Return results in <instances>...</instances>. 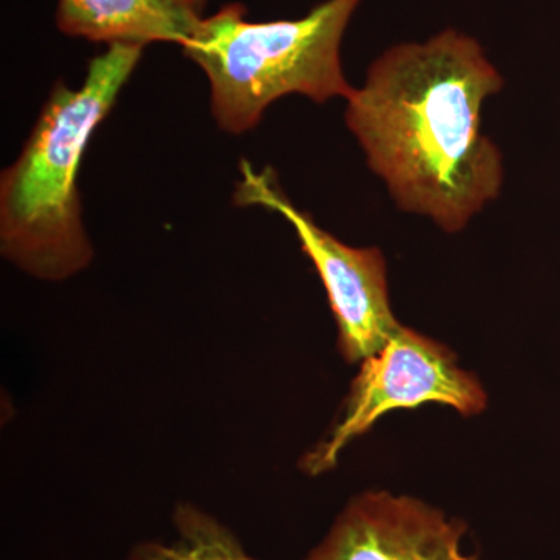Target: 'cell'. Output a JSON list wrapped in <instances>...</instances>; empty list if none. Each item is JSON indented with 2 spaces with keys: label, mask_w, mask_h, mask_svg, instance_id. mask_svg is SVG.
<instances>
[{
  "label": "cell",
  "mask_w": 560,
  "mask_h": 560,
  "mask_svg": "<svg viewBox=\"0 0 560 560\" xmlns=\"http://www.w3.org/2000/svg\"><path fill=\"white\" fill-rule=\"evenodd\" d=\"M241 172L232 201L242 208L259 206L289 221L326 289L345 360L361 363L377 353L400 327L390 311L382 250L352 248L319 228L283 194L271 167L256 171L243 160Z\"/></svg>",
  "instance_id": "cell-4"
},
{
  "label": "cell",
  "mask_w": 560,
  "mask_h": 560,
  "mask_svg": "<svg viewBox=\"0 0 560 560\" xmlns=\"http://www.w3.org/2000/svg\"><path fill=\"white\" fill-rule=\"evenodd\" d=\"M466 525L410 497L350 501L307 560H480L463 551Z\"/></svg>",
  "instance_id": "cell-6"
},
{
  "label": "cell",
  "mask_w": 560,
  "mask_h": 560,
  "mask_svg": "<svg viewBox=\"0 0 560 560\" xmlns=\"http://www.w3.org/2000/svg\"><path fill=\"white\" fill-rule=\"evenodd\" d=\"M360 2L327 0L293 21L249 22L242 3L206 16L180 49L208 77L220 130H253L271 103L290 94L316 103L348 101L355 88L342 72L340 49Z\"/></svg>",
  "instance_id": "cell-3"
},
{
  "label": "cell",
  "mask_w": 560,
  "mask_h": 560,
  "mask_svg": "<svg viewBox=\"0 0 560 560\" xmlns=\"http://www.w3.org/2000/svg\"><path fill=\"white\" fill-rule=\"evenodd\" d=\"M208 0H58L57 25L72 38L109 46L183 47L197 33Z\"/></svg>",
  "instance_id": "cell-7"
},
{
  "label": "cell",
  "mask_w": 560,
  "mask_h": 560,
  "mask_svg": "<svg viewBox=\"0 0 560 560\" xmlns=\"http://www.w3.org/2000/svg\"><path fill=\"white\" fill-rule=\"evenodd\" d=\"M501 88L480 44L445 31L372 62L346 125L401 210L458 232L503 184L500 150L481 132L482 103Z\"/></svg>",
  "instance_id": "cell-1"
},
{
  "label": "cell",
  "mask_w": 560,
  "mask_h": 560,
  "mask_svg": "<svg viewBox=\"0 0 560 560\" xmlns=\"http://www.w3.org/2000/svg\"><path fill=\"white\" fill-rule=\"evenodd\" d=\"M175 539L142 541L125 560H257L219 518L194 503H179L173 512Z\"/></svg>",
  "instance_id": "cell-8"
},
{
  "label": "cell",
  "mask_w": 560,
  "mask_h": 560,
  "mask_svg": "<svg viewBox=\"0 0 560 560\" xmlns=\"http://www.w3.org/2000/svg\"><path fill=\"white\" fill-rule=\"evenodd\" d=\"M430 401L474 416L485 410L488 396L477 377L459 370L451 350L400 324L377 353L361 361L341 419L305 456L304 470L319 475L331 469L342 448L386 412L415 410Z\"/></svg>",
  "instance_id": "cell-5"
},
{
  "label": "cell",
  "mask_w": 560,
  "mask_h": 560,
  "mask_svg": "<svg viewBox=\"0 0 560 560\" xmlns=\"http://www.w3.org/2000/svg\"><path fill=\"white\" fill-rule=\"evenodd\" d=\"M142 51L109 46L92 58L81 86L55 84L20 158L0 176V250L33 278L69 279L94 259L77 179Z\"/></svg>",
  "instance_id": "cell-2"
}]
</instances>
